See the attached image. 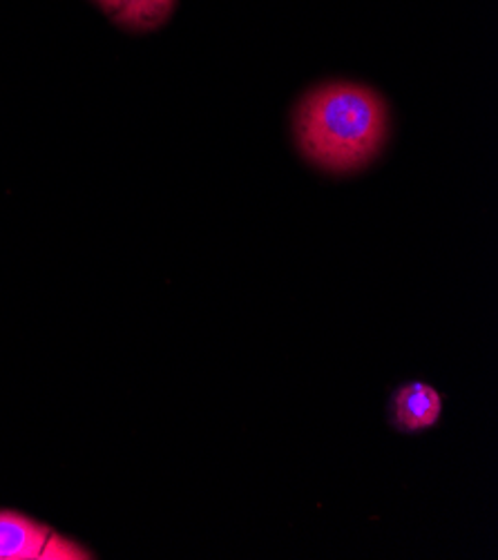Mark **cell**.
<instances>
[{
  "label": "cell",
  "instance_id": "cell-1",
  "mask_svg": "<svg viewBox=\"0 0 498 560\" xmlns=\"http://www.w3.org/2000/svg\"><path fill=\"white\" fill-rule=\"evenodd\" d=\"M390 112L378 92L358 83H326L306 94L296 115L300 150L328 173H354L384 145Z\"/></svg>",
  "mask_w": 498,
  "mask_h": 560
},
{
  "label": "cell",
  "instance_id": "cell-2",
  "mask_svg": "<svg viewBox=\"0 0 498 560\" xmlns=\"http://www.w3.org/2000/svg\"><path fill=\"white\" fill-rule=\"evenodd\" d=\"M81 545L16 512H0V560H88Z\"/></svg>",
  "mask_w": 498,
  "mask_h": 560
},
{
  "label": "cell",
  "instance_id": "cell-3",
  "mask_svg": "<svg viewBox=\"0 0 498 560\" xmlns=\"http://www.w3.org/2000/svg\"><path fill=\"white\" fill-rule=\"evenodd\" d=\"M440 411L442 402L438 390L427 384L412 382L398 388V394L394 396V422L403 431H422L433 427Z\"/></svg>",
  "mask_w": 498,
  "mask_h": 560
},
{
  "label": "cell",
  "instance_id": "cell-4",
  "mask_svg": "<svg viewBox=\"0 0 498 560\" xmlns=\"http://www.w3.org/2000/svg\"><path fill=\"white\" fill-rule=\"evenodd\" d=\"M101 10L128 30H154L169 21L177 0H96Z\"/></svg>",
  "mask_w": 498,
  "mask_h": 560
}]
</instances>
